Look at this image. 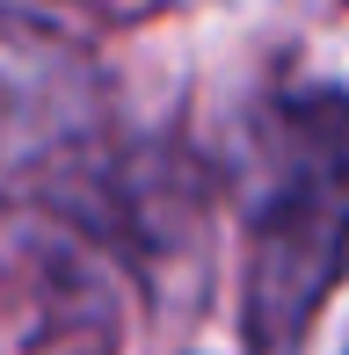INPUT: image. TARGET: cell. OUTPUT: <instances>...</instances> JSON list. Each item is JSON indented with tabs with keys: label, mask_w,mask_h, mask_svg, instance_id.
I'll return each mask as SVG.
<instances>
[{
	"label": "cell",
	"mask_w": 349,
	"mask_h": 355,
	"mask_svg": "<svg viewBox=\"0 0 349 355\" xmlns=\"http://www.w3.org/2000/svg\"><path fill=\"white\" fill-rule=\"evenodd\" d=\"M241 182V348L306 355L327 297L349 276V94H277L247 131Z\"/></svg>",
	"instance_id": "1"
}]
</instances>
